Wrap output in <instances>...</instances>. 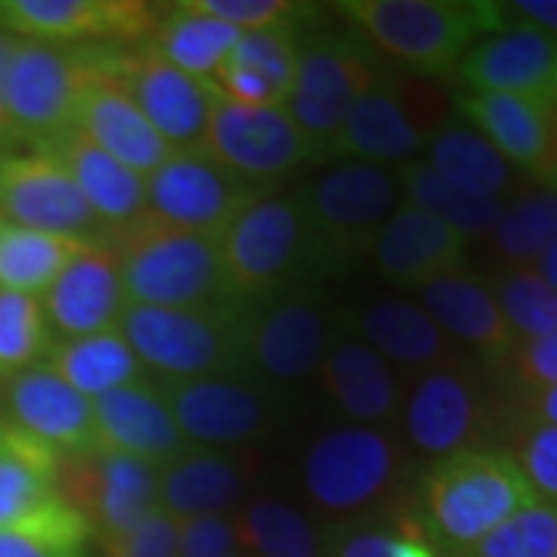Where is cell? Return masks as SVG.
I'll return each instance as SVG.
<instances>
[{
  "label": "cell",
  "instance_id": "22",
  "mask_svg": "<svg viewBox=\"0 0 557 557\" xmlns=\"http://www.w3.org/2000/svg\"><path fill=\"white\" fill-rule=\"evenodd\" d=\"M40 304L50 332L60 335V341L119 329L127 310V295L115 251L106 245V239H97L81 258L72 260Z\"/></svg>",
  "mask_w": 557,
  "mask_h": 557
},
{
  "label": "cell",
  "instance_id": "45",
  "mask_svg": "<svg viewBox=\"0 0 557 557\" xmlns=\"http://www.w3.org/2000/svg\"><path fill=\"white\" fill-rule=\"evenodd\" d=\"M335 557H446L418 518L375 520L350 527L335 545Z\"/></svg>",
  "mask_w": 557,
  "mask_h": 557
},
{
  "label": "cell",
  "instance_id": "28",
  "mask_svg": "<svg viewBox=\"0 0 557 557\" xmlns=\"http://www.w3.org/2000/svg\"><path fill=\"white\" fill-rule=\"evenodd\" d=\"M40 149L50 152L69 171V177L75 180L81 196L94 208L106 230L121 226L146 211V177L102 152L78 127H69L60 137L40 143Z\"/></svg>",
  "mask_w": 557,
  "mask_h": 557
},
{
  "label": "cell",
  "instance_id": "10",
  "mask_svg": "<svg viewBox=\"0 0 557 557\" xmlns=\"http://www.w3.org/2000/svg\"><path fill=\"white\" fill-rule=\"evenodd\" d=\"M263 196H270V189L233 174L201 149H177L146 177V211L211 239H220L226 226Z\"/></svg>",
  "mask_w": 557,
  "mask_h": 557
},
{
  "label": "cell",
  "instance_id": "11",
  "mask_svg": "<svg viewBox=\"0 0 557 557\" xmlns=\"http://www.w3.org/2000/svg\"><path fill=\"white\" fill-rule=\"evenodd\" d=\"M199 149L263 189L295 174L307 161H319L313 143L304 137L285 106H239L226 97L214 102V115L208 121Z\"/></svg>",
  "mask_w": 557,
  "mask_h": 557
},
{
  "label": "cell",
  "instance_id": "9",
  "mask_svg": "<svg viewBox=\"0 0 557 557\" xmlns=\"http://www.w3.org/2000/svg\"><path fill=\"white\" fill-rule=\"evenodd\" d=\"M403 458L394 440L369 424H344L310 443L300 483L319 508L354 515L397 486Z\"/></svg>",
  "mask_w": 557,
  "mask_h": 557
},
{
  "label": "cell",
  "instance_id": "46",
  "mask_svg": "<svg viewBox=\"0 0 557 557\" xmlns=\"http://www.w3.org/2000/svg\"><path fill=\"white\" fill-rule=\"evenodd\" d=\"M539 505L557 508V428L523 421L518 449L511 453Z\"/></svg>",
  "mask_w": 557,
  "mask_h": 557
},
{
  "label": "cell",
  "instance_id": "51",
  "mask_svg": "<svg viewBox=\"0 0 557 557\" xmlns=\"http://www.w3.org/2000/svg\"><path fill=\"white\" fill-rule=\"evenodd\" d=\"M505 13L557 38V0H518V3H505Z\"/></svg>",
  "mask_w": 557,
  "mask_h": 557
},
{
  "label": "cell",
  "instance_id": "12",
  "mask_svg": "<svg viewBox=\"0 0 557 557\" xmlns=\"http://www.w3.org/2000/svg\"><path fill=\"white\" fill-rule=\"evenodd\" d=\"M159 471L137 458L90 449L62 458L60 496L87 518L106 548L159 508Z\"/></svg>",
  "mask_w": 557,
  "mask_h": 557
},
{
  "label": "cell",
  "instance_id": "48",
  "mask_svg": "<svg viewBox=\"0 0 557 557\" xmlns=\"http://www.w3.org/2000/svg\"><path fill=\"white\" fill-rule=\"evenodd\" d=\"M180 520L164 508H152L137 527H131L112 545H106V557H177Z\"/></svg>",
  "mask_w": 557,
  "mask_h": 557
},
{
  "label": "cell",
  "instance_id": "47",
  "mask_svg": "<svg viewBox=\"0 0 557 557\" xmlns=\"http://www.w3.org/2000/svg\"><path fill=\"white\" fill-rule=\"evenodd\" d=\"M199 13L226 22L242 35L248 32H292L300 16L298 3L285 0H189Z\"/></svg>",
  "mask_w": 557,
  "mask_h": 557
},
{
  "label": "cell",
  "instance_id": "49",
  "mask_svg": "<svg viewBox=\"0 0 557 557\" xmlns=\"http://www.w3.org/2000/svg\"><path fill=\"white\" fill-rule=\"evenodd\" d=\"M242 542L230 515L180 520L177 557H239Z\"/></svg>",
  "mask_w": 557,
  "mask_h": 557
},
{
  "label": "cell",
  "instance_id": "2",
  "mask_svg": "<svg viewBox=\"0 0 557 557\" xmlns=\"http://www.w3.org/2000/svg\"><path fill=\"white\" fill-rule=\"evenodd\" d=\"M115 251L127 304L137 307H220L233 304L220 273L218 239L180 230L143 211L134 220L106 230Z\"/></svg>",
  "mask_w": 557,
  "mask_h": 557
},
{
  "label": "cell",
  "instance_id": "33",
  "mask_svg": "<svg viewBox=\"0 0 557 557\" xmlns=\"http://www.w3.org/2000/svg\"><path fill=\"white\" fill-rule=\"evenodd\" d=\"M60 465L53 446L0 418V527L28 518L60 496Z\"/></svg>",
  "mask_w": 557,
  "mask_h": 557
},
{
  "label": "cell",
  "instance_id": "52",
  "mask_svg": "<svg viewBox=\"0 0 557 557\" xmlns=\"http://www.w3.org/2000/svg\"><path fill=\"white\" fill-rule=\"evenodd\" d=\"M520 416L530 424H552L557 428V384L539 391H520Z\"/></svg>",
  "mask_w": 557,
  "mask_h": 557
},
{
  "label": "cell",
  "instance_id": "23",
  "mask_svg": "<svg viewBox=\"0 0 557 557\" xmlns=\"http://www.w3.org/2000/svg\"><path fill=\"white\" fill-rule=\"evenodd\" d=\"M465 255V236H458L453 226L406 201H399V208L381 226L369 251L381 276L403 288H421L453 270H461Z\"/></svg>",
  "mask_w": 557,
  "mask_h": 557
},
{
  "label": "cell",
  "instance_id": "29",
  "mask_svg": "<svg viewBox=\"0 0 557 557\" xmlns=\"http://www.w3.org/2000/svg\"><path fill=\"white\" fill-rule=\"evenodd\" d=\"M298 60L300 47L292 32H248L220 62L211 84L230 102L276 109L292 97Z\"/></svg>",
  "mask_w": 557,
  "mask_h": 557
},
{
  "label": "cell",
  "instance_id": "14",
  "mask_svg": "<svg viewBox=\"0 0 557 557\" xmlns=\"http://www.w3.org/2000/svg\"><path fill=\"white\" fill-rule=\"evenodd\" d=\"M332 344V317L313 295H278L242 317L245 369L273 384H298L317 375Z\"/></svg>",
  "mask_w": 557,
  "mask_h": 557
},
{
  "label": "cell",
  "instance_id": "44",
  "mask_svg": "<svg viewBox=\"0 0 557 557\" xmlns=\"http://www.w3.org/2000/svg\"><path fill=\"white\" fill-rule=\"evenodd\" d=\"M453 557H557V508L536 502Z\"/></svg>",
  "mask_w": 557,
  "mask_h": 557
},
{
  "label": "cell",
  "instance_id": "35",
  "mask_svg": "<svg viewBox=\"0 0 557 557\" xmlns=\"http://www.w3.org/2000/svg\"><path fill=\"white\" fill-rule=\"evenodd\" d=\"M97 239L25 230L0 220V292L44 298L65 267Z\"/></svg>",
  "mask_w": 557,
  "mask_h": 557
},
{
  "label": "cell",
  "instance_id": "39",
  "mask_svg": "<svg viewBox=\"0 0 557 557\" xmlns=\"http://www.w3.org/2000/svg\"><path fill=\"white\" fill-rule=\"evenodd\" d=\"M90 536L87 518L57 496L28 518L0 527V557H84Z\"/></svg>",
  "mask_w": 557,
  "mask_h": 557
},
{
  "label": "cell",
  "instance_id": "25",
  "mask_svg": "<svg viewBox=\"0 0 557 557\" xmlns=\"http://www.w3.org/2000/svg\"><path fill=\"white\" fill-rule=\"evenodd\" d=\"M421 307L431 313L446 338L465 344L483 362L508 366V359L518 347V338L511 335V329L483 278L468 273L465 267L453 270L446 276L421 285Z\"/></svg>",
  "mask_w": 557,
  "mask_h": 557
},
{
  "label": "cell",
  "instance_id": "36",
  "mask_svg": "<svg viewBox=\"0 0 557 557\" xmlns=\"http://www.w3.org/2000/svg\"><path fill=\"white\" fill-rule=\"evenodd\" d=\"M239 38L242 32L230 28L226 22L214 20L208 13H199L186 0L159 22L149 47L161 53L171 65H177L180 72H186L193 78L211 81L220 69V62L230 57V50L236 47Z\"/></svg>",
  "mask_w": 557,
  "mask_h": 557
},
{
  "label": "cell",
  "instance_id": "43",
  "mask_svg": "<svg viewBox=\"0 0 557 557\" xmlns=\"http://www.w3.org/2000/svg\"><path fill=\"white\" fill-rule=\"evenodd\" d=\"M496 248L515 267H530L557 239V193L539 189L505 205L493 230Z\"/></svg>",
  "mask_w": 557,
  "mask_h": 557
},
{
  "label": "cell",
  "instance_id": "24",
  "mask_svg": "<svg viewBox=\"0 0 557 557\" xmlns=\"http://www.w3.org/2000/svg\"><path fill=\"white\" fill-rule=\"evenodd\" d=\"M7 406L10 421L53 446L60 456L94 449V399L78 394L47 362L10 381Z\"/></svg>",
  "mask_w": 557,
  "mask_h": 557
},
{
  "label": "cell",
  "instance_id": "42",
  "mask_svg": "<svg viewBox=\"0 0 557 557\" xmlns=\"http://www.w3.org/2000/svg\"><path fill=\"white\" fill-rule=\"evenodd\" d=\"M490 292L518 344L557 332V292L533 267L502 270Z\"/></svg>",
  "mask_w": 557,
  "mask_h": 557
},
{
  "label": "cell",
  "instance_id": "41",
  "mask_svg": "<svg viewBox=\"0 0 557 557\" xmlns=\"http://www.w3.org/2000/svg\"><path fill=\"white\" fill-rule=\"evenodd\" d=\"M53 350V332L44 317V304L32 295L0 292V381L47 362Z\"/></svg>",
  "mask_w": 557,
  "mask_h": 557
},
{
  "label": "cell",
  "instance_id": "34",
  "mask_svg": "<svg viewBox=\"0 0 557 557\" xmlns=\"http://www.w3.org/2000/svg\"><path fill=\"white\" fill-rule=\"evenodd\" d=\"M47 366L87 399H100L119 387L146 381V369L121 329L53 344Z\"/></svg>",
  "mask_w": 557,
  "mask_h": 557
},
{
  "label": "cell",
  "instance_id": "32",
  "mask_svg": "<svg viewBox=\"0 0 557 557\" xmlns=\"http://www.w3.org/2000/svg\"><path fill=\"white\" fill-rule=\"evenodd\" d=\"M245 490L242 468L214 449H186L159 471V505L177 520L226 515Z\"/></svg>",
  "mask_w": 557,
  "mask_h": 557
},
{
  "label": "cell",
  "instance_id": "15",
  "mask_svg": "<svg viewBox=\"0 0 557 557\" xmlns=\"http://www.w3.org/2000/svg\"><path fill=\"white\" fill-rule=\"evenodd\" d=\"M0 220L78 239H102L106 226L75 180L50 152L0 159Z\"/></svg>",
  "mask_w": 557,
  "mask_h": 557
},
{
  "label": "cell",
  "instance_id": "30",
  "mask_svg": "<svg viewBox=\"0 0 557 557\" xmlns=\"http://www.w3.org/2000/svg\"><path fill=\"white\" fill-rule=\"evenodd\" d=\"M357 338L366 341L391 366L431 372L453 362V344L431 313L409 298L369 300L357 317Z\"/></svg>",
  "mask_w": 557,
  "mask_h": 557
},
{
  "label": "cell",
  "instance_id": "55",
  "mask_svg": "<svg viewBox=\"0 0 557 557\" xmlns=\"http://www.w3.org/2000/svg\"><path fill=\"white\" fill-rule=\"evenodd\" d=\"M555 97H557V81H555Z\"/></svg>",
  "mask_w": 557,
  "mask_h": 557
},
{
  "label": "cell",
  "instance_id": "31",
  "mask_svg": "<svg viewBox=\"0 0 557 557\" xmlns=\"http://www.w3.org/2000/svg\"><path fill=\"white\" fill-rule=\"evenodd\" d=\"M548 102L523 100L511 94H461L458 109L502 159L542 180L548 164V139H552Z\"/></svg>",
  "mask_w": 557,
  "mask_h": 557
},
{
  "label": "cell",
  "instance_id": "38",
  "mask_svg": "<svg viewBox=\"0 0 557 557\" xmlns=\"http://www.w3.org/2000/svg\"><path fill=\"white\" fill-rule=\"evenodd\" d=\"M399 196L406 205H416L424 214L443 220L446 226H453L458 236L474 239L486 236L496 230L502 220L505 205L502 199H480L471 193H461L453 183L437 177L424 161H406L397 168Z\"/></svg>",
  "mask_w": 557,
  "mask_h": 557
},
{
  "label": "cell",
  "instance_id": "26",
  "mask_svg": "<svg viewBox=\"0 0 557 557\" xmlns=\"http://www.w3.org/2000/svg\"><path fill=\"white\" fill-rule=\"evenodd\" d=\"M421 146H424V131L418 127L403 90L381 78L350 109L332 159L399 168L406 161H416Z\"/></svg>",
  "mask_w": 557,
  "mask_h": 557
},
{
  "label": "cell",
  "instance_id": "27",
  "mask_svg": "<svg viewBox=\"0 0 557 557\" xmlns=\"http://www.w3.org/2000/svg\"><path fill=\"white\" fill-rule=\"evenodd\" d=\"M319 381L341 412L354 418V424L379 428L384 421H394L403 406V387L394 366L357 335L335 338L319 366Z\"/></svg>",
  "mask_w": 557,
  "mask_h": 557
},
{
  "label": "cell",
  "instance_id": "37",
  "mask_svg": "<svg viewBox=\"0 0 557 557\" xmlns=\"http://www.w3.org/2000/svg\"><path fill=\"white\" fill-rule=\"evenodd\" d=\"M424 164L461 193L498 199L511 186V164L471 127H443L428 143Z\"/></svg>",
  "mask_w": 557,
  "mask_h": 557
},
{
  "label": "cell",
  "instance_id": "40",
  "mask_svg": "<svg viewBox=\"0 0 557 557\" xmlns=\"http://www.w3.org/2000/svg\"><path fill=\"white\" fill-rule=\"evenodd\" d=\"M242 548L255 557H319L322 539L317 527L278 498H258L248 502L236 515Z\"/></svg>",
  "mask_w": 557,
  "mask_h": 557
},
{
  "label": "cell",
  "instance_id": "3",
  "mask_svg": "<svg viewBox=\"0 0 557 557\" xmlns=\"http://www.w3.org/2000/svg\"><path fill=\"white\" fill-rule=\"evenodd\" d=\"M341 16L372 47L418 75H449L461 57L505 25V3L480 0H347Z\"/></svg>",
  "mask_w": 557,
  "mask_h": 557
},
{
  "label": "cell",
  "instance_id": "16",
  "mask_svg": "<svg viewBox=\"0 0 557 557\" xmlns=\"http://www.w3.org/2000/svg\"><path fill=\"white\" fill-rule=\"evenodd\" d=\"M112 72L174 152L199 149L220 97L211 81L180 72L152 47H143L137 53L112 50Z\"/></svg>",
  "mask_w": 557,
  "mask_h": 557
},
{
  "label": "cell",
  "instance_id": "21",
  "mask_svg": "<svg viewBox=\"0 0 557 557\" xmlns=\"http://www.w3.org/2000/svg\"><path fill=\"white\" fill-rule=\"evenodd\" d=\"M180 434L189 446H236L263 434L270 409L255 387L233 375L161 381Z\"/></svg>",
  "mask_w": 557,
  "mask_h": 557
},
{
  "label": "cell",
  "instance_id": "18",
  "mask_svg": "<svg viewBox=\"0 0 557 557\" xmlns=\"http://www.w3.org/2000/svg\"><path fill=\"white\" fill-rule=\"evenodd\" d=\"M458 75L471 94H511L548 102L555 97L557 38L508 16L502 28L490 32L461 57Z\"/></svg>",
  "mask_w": 557,
  "mask_h": 557
},
{
  "label": "cell",
  "instance_id": "54",
  "mask_svg": "<svg viewBox=\"0 0 557 557\" xmlns=\"http://www.w3.org/2000/svg\"><path fill=\"white\" fill-rule=\"evenodd\" d=\"M533 270H536L539 276L545 278V282H548V285L557 292V239L552 242L542 255H539L536 263H533Z\"/></svg>",
  "mask_w": 557,
  "mask_h": 557
},
{
  "label": "cell",
  "instance_id": "13",
  "mask_svg": "<svg viewBox=\"0 0 557 557\" xmlns=\"http://www.w3.org/2000/svg\"><path fill=\"white\" fill-rule=\"evenodd\" d=\"M490 416L493 409L478 369L458 359L421 372L403 403L406 440L431 461L483 446Z\"/></svg>",
  "mask_w": 557,
  "mask_h": 557
},
{
  "label": "cell",
  "instance_id": "20",
  "mask_svg": "<svg viewBox=\"0 0 557 557\" xmlns=\"http://www.w3.org/2000/svg\"><path fill=\"white\" fill-rule=\"evenodd\" d=\"M94 449L164 468L183 456L189 443L180 434L164 387L137 381L94 399Z\"/></svg>",
  "mask_w": 557,
  "mask_h": 557
},
{
  "label": "cell",
  "instance_id": "19",
  "mask_svg": "<svg viewBox=\"0 0 557 557\" xmlns=\"http://www.w3.org/2000/svg\"><path fill=\"white\" fill-rule=\"evenodd\" d=\"M75 127L139 177H152L174 156L168 139L149 124L131 90L112 72V50H100V69L81 97Z\"/></svg>",
  "mask_w": 557,
  "mask_h": 557
},
{
  "label": "cell",
  "instance_id": "53",
  "mask_svg": "<svg viewBox=\"0 0 557 557\" xmlns=\"http://www.w3.org/2000/svg\"><path fill=\"white\" fill-rule=\"evenodd\" d=\"M13 47H16V38L0 32V139H7L13 131V121H10V112H7V72H10V57H13Z\"/></svg>",
  "mask_w": 557,
  "mask_h": 557
},
{
  "label": "cell",
  "instance_id": "8",
  "mask_svg": "<svg viewBox=\"0 0 557 557\" xmlns=\"http://www.w3.org/2000/svg\"><path fill=\"white\" fill-rule=\"evenodd\" d=\"M381 81L372 50L347 35H322L300 50L298 78L285 112L313 143L319 159L335 156L341 127L357 100Z\"/></svg>",
  "mask_w": 557,
  "mask_h": 557
},
{
  "label": "cell",
  "instance_id": "5",
  "mask_svg": "<svg viewBox=\"0 0 557 557\" xmlns=\"http://www.w3.org/2000/svg\"><path fill=\"white\" fill-rule=\"evenodd\" d=\"M242 317L239 304L189 310L127 304L119 329L143 369H152L161 381L214 379L245 369Z\"/></svg>",
  "mask_w": 557,
  "mask_h": 557
},
{
  "label": "cell",
  "instance_id": "17",
  "mask_svg": "<svg viewBox=\"0 0 557 557\" xmlns=\"http://www.w3.org/2000/svg\"><path fill=\"white\" fill-rule=\"evenodd\" d=\"M7 35L50 44H131L159 28V13L139 0H7L0 3Z\"/></svg>",
  "mask_w": 557,
  "mask_h": 557
},
{
  "label": "cell",
  "instance_id": "7",
  "mask_svg": "<svg viewBox=\"0 0 557 557\" xmlns=\"http://www.w3.org/2000/svg\"><path fill=\"white\" fill-rule=\"evenodd\" d=\"M97 69L100 50L16 38L7 72V112L13 131L47 143L75 127L78 102Z\"/></svg>",
  "mask_w": 557,
  "mask_h": 557
},
{
  "label": "cell",
  "instance_id": "50",
  "mask_svg": "<svg viewBox=\"0 0 557 557\" xmlns=\"http://www.w3.org/2000/svg\"><path fill=\"white\" fill-rule=\"evenodd\" d=\"M508 369L520 384V391H539L557 384V332L545 338L520 341L508 359Z\"/></svg>",
  "mask_w": 557,
  "mask_h": 557
},
{
  "label": "cell",
  "instance_id": "4",
  "mask_svg": "<svg viewBox=\"0 0 557 557\" xmlns=\"http://www.w3.org/2000/svg\"><path fill=\"white\" fill-rule=\"evenodd\" d=\"M220 273L233 304L288 295L292 282L322 258L295 196H263L218 239Z\"/></svg>",
  "mask_w": 557,
  "mask_h": 557
},
{
  "label": "cell",
  "instance_id": "1",
  "mask_svg": "<svg viewBox=\"0 0 557 557\" xmlns=\"http://www.w3.org/2000/svg\"><path fill=\"white\" fill-rule=\"evenodd\" d=\"M421 523L446 557L468 552L536 496L508 449L471 446L434 458L421 478Z\"/></svg>",
  "mask_w": 557,
  "mask_h": 557
},
{
  "label": "cell",
  "instance_id": "6",
  "mask_svg": "<svg viewBox=\"0 0 557 557\" xmlns=\"http://www.w3.org/2000/svg\"><path fill=\"white\" fill-rule=\"evenodd\" d=\"M295 199L322 258H357L372 251V242L397 211L403 196L397 171L362 161H338L319 171Z\"/></svg>",
  "mask_w": 557,
  "mask_h": 557
}]
</instances>
